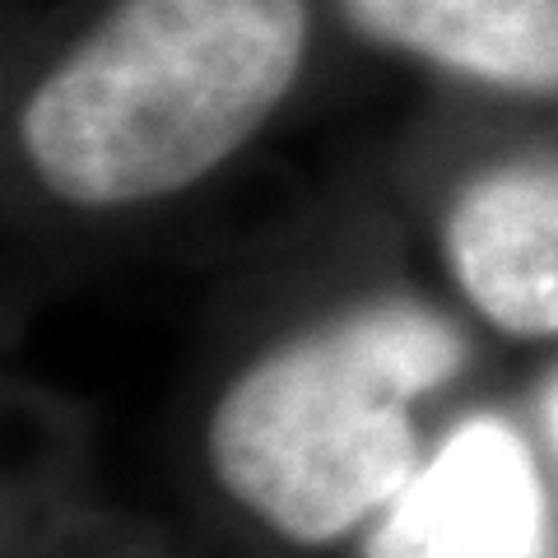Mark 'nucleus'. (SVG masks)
<instances>
[{"label":"nucleus","instance_id":"4","mask_svg":"<svg viewBox=\"0 0 558 558\" xmlns=\"http://www.w3.org/2000/svg\"><path fill=\"white\" fill-rule=\"evenodd\" d=\"M447 266L484 322L558 336V168H498L447 209Z\"/></svg>","mask_w":558,"mask_h":558},{"label":"nucleus","instance_id":"3","mask_svg":"<svg viewBox=\"0 0 558 558\" xmlns=\"http://www.w3.org/2000/svg\"><path fill=\"white\" fill-rule=\"evenodd\" d=\"M368 558H549V502L526 438L494 414L457 424L377 517Z\"/></svg>","mask_w":558,"mask_h":558},{"label":"nucleus","instance_id":"2","mask_svg":"<svg viewBox=\"0 0 558 558\" xmlns=\"http://www.w3.org/2000/svg\"><path fill=\"white\" fill-rule=\"evenodd\" d=\"M465 363L457 326L387 299L256 359L209 414V465L293 545H330L387 512L418 470L414 400Z\"/></svg>","mask_w":558,"mask_h":558},{"label":"nucleus","instance_id":"1","mask_svg":"<svg viewBox=\"0 0 558 558\" xmlns=\"http://www.w3.org/2000/svg\"><path fill=\"white\" fill-rule=\"evenodd\" d=\"M307 33V0H117L24 102L33 178L80 209L178 196L289 98Z\"/></svg>","mask_w":558,"mask_h":558},{"label":"nucleus","instance_id":"5","mask_svg":"<svg viewBox=\"0 0 558 558\" xmlns=\"http://www.w3.org/2000/svg\"><path fill=\"white\" fill-rule=\"evenodd\" d=\"M363 38L521 98H558V0H340Z\"/></svg>","mask_w":558,"mask_h":558},{"label":"nucleus","instance_id":"6","mask_svg":"<svg viewBox=\"0 0 558 558\" xmlns=\"http://www.w3.org/2000/svg\"><path fill=\"white\" fill-rule=\"evenodd\" d=\"M539 414H545V433H549V442L558 451V377L545 387V400H539Z\"/></svg>","mask_w":558,"mask_h":558}]
</instances>
